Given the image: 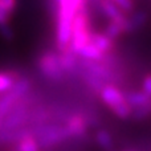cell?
Wrapping results in <instances>:
<instances>
[{
	"label": "cell",
	"mask_w": 151,
	"mask_h": 151,
	"mask_svg": "<svg viewBox=\"0 0 151 151\" xmlns=\"http://www.w3.org/2000/svg\"><path fill=\"white\" fill-rule=\"evenodd\" d=\"M64 126L68 130L70 139H81L88 134L89 118L81 113H73V114L68 115V118L64 122Z\"/></svg>",
	"instance_id": "cell-6"
},
{
	"label": "cell",
	"mask_w": 151,
	"mask_h": 151,
	"mask_svg": "<svg viewBox=\"0 0 151 151\" xmlns=\"http://www.w3.org/2000/svg\"><path fill=\"white\" fill-rule=\"evenodd\" d=\"M129 21H130V28L131 32L139 29L147 21V15L145 12H134L129 15Z\"/></svg>",
	"instance_id": "cell-11"
},
{
	"label": "cell",
	"mask_w": 151,
	"mask_h": 151,
	"mask_svg": "<svg viewBox=\"0 0 151 151\" xmlns=\"http://www.w3.org/2000/svg\"><path fill=\"white\" fill-rule=\"evenodd\" d=\"M78 57L81 60H88V61H97V63H104V60L106 58V56L101 52L99 49H97L91 42L86 44L82 49L78 52Z\"/></svg>",
	"instance_id": "cell-8"
},
{
	"label": "cell",
	"mask_w": 151,
	"mask_h": 151,
	"mask_svg": "<svg viewBox=\"0 0 151 151\" xmlns=\"http://www.w3.org/2000/svg\"><path fill=\"white\" fill-rule=\"evenodd\" d=\"M93 28L90 25V17H89V11L83 9L78 12L74 16L73 23H72V36L69 49L78 56V52L90 42V36Z\"/></svg>",
	"instance_id": "cell-3"
},
{
	"label": "cell",
	"mask_w": 151,
	"mask_h": 151,
	"mask_svg": "<svg viewBox=\"0 0 151 151\" xmlns=\"http://www.w3.org/2000/svg\"><path fill=\"white\" fill-rule=\"evenodd\" d=\"M29 127L32 129V133H33V137L39 143L40 150L53 149V147L70 139L66 127L63 123L58 122L42 123V125L29 126Z\"/></svg>",
	"instance_id": "cell-1"
},
{
	"label": "cell",
	"mask_w": 151,
	"mask_h": 151,
	"mask_svg": "<svg viewBox=\"0 0 151 151\" xmlns=\"http://www.w3.org/2000/svg\"><path fill=\"white\" fill-rule=\"evenodd\" d=\"M15 146L16 151H40V146L33 137V133H29L28 135L21 138Z\"/></svg>",
	"instance_id": "cell-10"
},
{
	"label": "cell",
	"mask_w": 151,
	"mask_h": 151,
	"mask_svg": "<svg viewBox=\"0 0 151 151\" xmlns=\"http://www.w3.org/2000/svg\"><path fill=\"white\" fill-rule=\"evenodd\" d=\"M90 42L99 49L105 56H107L113 49H114V40L107 37L104 32H91L90 36Z\"/></svg>",
	"instance_id": "cell-7"
},
{
	"label": "cell",
	"mask_w": 151,
	"mask_h": 151,
	"mask_svg": "<svg viewBox=\"0 0 151 151\" xmlns=\"http://www.w3.org/2000/svg\"><path fill=\"white\" fill-rule=\"evenodd\" d=\"M111 1L115 3L125 13H127V15L133 13V11H134V1L133 0H111Z\"/></svg>",
	"instance_id": "cell-13"
},
{
	"label": "cell",
	"mask_w": 151,
	"mask_h": 151,
	"mask_svg": "<svg viewBox=\"0 0 151 151\" xmlns=\"http://www.w3.org/2000/svg\"><path fill=\"white\" fill-rule=\"evenodd\" d=\"M141 90L143 91L146 96L151 97V73L143 77V80H142V88H141Z\"/></svg>",
	"instance_id": "cell-15"
},
{
	"label": "cell",
	"mask_w": 151,
	"mask_h": 151,
	"mask_svg": "<svg viewBox=\"0 0 151 151\" xmlns=\"http://www.w3.org/2000/svg\"><path fill=\"white\" fill-rule=\"evenodd\" d=\"M36 65L39 72L53 82H63L66 80V74L64 73L58 60V52L56 49L42 50L36 60Z\"/></svg>",
	"instance_id": "cell-4"
},
{
	"label": "cell",
	"mask_w": 151,
	"mask_h": 151,
	"mask_svg": "<svg viewBox=\"0 0 151 151\" xmlns=\"http://www.w3.org/2000/svg\"><path fill=\"white\" fill-rule=\"evenodd\" d=\"M94 141H96V143L105 151H110V150H113V147H114L113 135L107 130H105V129H99V130L96 131V134H94Z\"/></svg>",
	"instance_id": "cell-9"
},
{
	"label": "cell",
	"mask_w": 151,
	"mask_h": 151,
	"mask_svg": "<svg viewBox=\"0 0 151 151\" xmlns=\"http://www.w3.org/2000/svg\"><path fill=\"white\" fill-rule=\"evenodd\" d=\"M17 8V0H0V12L4 13L7 17L12 19Z\"/></svg>",
	"instance_id": "cell-12"
},
{
	"label": "cell",
	"mask_w": 151,
	"mask_h": 151,
	"mask_svg": "<svg viewBox=\"0 0 151 151\" xmlns=\"http://www.w3.org/2000/svg\"><path fill=\"white\" fill-rule=\"evenodd\" d=\"M126 101L133 110V115L135 119H145L147 115L151 114V97L146 96L143 91L130 90L125 93Z\"/></svg>",
	"instance_id": "cell-5"
},
{
	"label": "cell",
	"mask_w": 151,
	"mask_h": 151,
	"mask_svg": "<svg viewBox=\"0 0 151 151\" xmlns=\"http://www.w3.org/2000/svg\"><path fill=\"white\" fill-rule=\"evenodd\" d=\"M99 99L102 104L111 110V113L119 119H129L133 115L130 105L127 104L125 97V91H122L114 83H106L101 91L98 93Z\"/></svg>",
	"instance_id": "cell-2"
},
{
	"label": "cell",
	"mask_w": 151,
	"mask_h": 151,
	"mask_svg": "<svg viewBox=\"0 0 151 151\" xmlns=\"http://www.w3.org/2000/svg\"><path fill=\"white\" fill-rule=\"evenodd\" d=\"M0 35H1V37H3V39H5L7 41H11V40L15 37L13 29L11 28L9 24H4V25H0Z\"/></svg>",
	"instance_id": "cell-14"
},
{
	"label": "cell",
	"mask_w": 151,
	"mask_h": 151,
	"mask_svg": "<svg viewBox=\"0 0 151 151\" xmlns=\"http://www.w3.org/2000/svg\"><path fill=\"white\" fill-rule=\"evenodd\" d=\"M122 151H135V150H122Z\"/></svg>",
	"instance_id": "cell-16"
}]
</instances>
